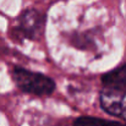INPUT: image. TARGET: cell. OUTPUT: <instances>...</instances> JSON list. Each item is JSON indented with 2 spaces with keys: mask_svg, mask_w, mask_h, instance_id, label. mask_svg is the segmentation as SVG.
Here are the masks:
<instances>
[{
  "mask_svg": "<svg viewBox=\"0 0 126 126\" xmlns=\"http://www.w3.org/2000/svg\"><path fill=\"white\" fill-rule=\"evenodd\" d=\"M15 83L23 92L36 95H49L55 89V83L45 75L28 71L22 67H15L11 72Z\"/></svg>",
  "mask_w": 126,
  "mask_h": 126,
  "instance_id": "1",
  "label": "cell"
},
{
  "mask_svg": "<svg viewBox=\"0 0 126 126\" xmlns=\"http://www.w3.org/2000/svg\"><path fill=\"white\" fill-rule=\"evenodd\" d=\"M100 105L108 114L126 120V91L105 88L100 93Z\"/></svg>",
  "mask_w": 126,
  "mask_h": 126,
  "instance_id": "2",
  "label": "cell"
},
{
  "mask_svg": "<svg viewBox=\"0 0 126 126\" xmlns=\"http://www.w3.org/2000/svg\"><path fill=\"white\" fill-rule=\"evenodd\" d=\"M44 16L36 10H27L18 17L16 32L25 38H36L43 31Z\"/></svg>",
  "mask_w": 126,
  "mask_h": 126,
  "instance_id": "3",
  "label": "cell"
},
{
  "mask_svg": "<svg viewBox=\"0 0 126 126\" xmlns=\"http://www.w3.org/2000/svg\"><path fill=\"white\" fill-rule=\"evenodd\" d=\"M102 81L107 88L126 91V64L105 74L102 77Z\"/></svg>",
  "mask_w": 126,
  "mask_h": 126,
  "instance_id": "4",
  "label": "cell"
},
{
  "mask_svg": "<svg viewBox=\"0 0 126 126\" xmlns=\"http://www.w3.org/2000/svg\"><path fill=\"white\" fill-rule=\"evenodd\" d=\"M74 126H126V124L119 121L98 119L93 116H81L74 121Z\"/></svg>",
  "mask_w": 126,
  "mask_h": 126,
  "instance_id": "5",
  "label": "cell"
}]
</instances>
